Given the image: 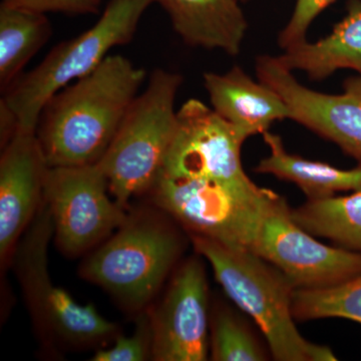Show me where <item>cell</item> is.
Returning a JSON list of instances; mask_svg holds the SVG:
<instances>
[{"label": "cell", "mask_w": 361, "mask_h": 361, "mask_svg": "<svg viewBox=\"0 0 361 361\" xmlns=\"http://www.w3.org/2000/svg\"><path fill=\"white\" fill-rule=\"evenodd\" d=\"M149 193L156 205L188 234L251 251L266 210L278 196L256 184L231 186L163 174Z\"/></svg>", "instance_id": "cell-7"}, {"label": "cell", "mask_w": 361, "mask_h": 361, "mask_svg": "<svg viewBox=\"0 0 361 361\" xmlns=\"http://www.w3.org/2000/svg\"><path fill=\"white\" fill-rule=\"evenodd\" d=\"M277 59L289 71H302L313 80L345 68L361 75V0H349L348 13L324 39L305 40L285 49Z\"/></svg>", "instance_id": "cell-16"}, {"label": "cell", "mask_w": 361, "mask_h": 361, "mask_svg": "<svg viewBox=\"0 0 361 361\" xmlns=\"http://www.w3.org/2000/svg\"><path fill=\"white\" fill-rule=\"evenodd\" d=\"M239 1H243V2H245V1H249V0H239Z\"/></svg>", "instance_id": "cell-26"}, {"label": "cell", "mask_w": 361, "mask_h": 361, "mask_svg": "<svg viewBox=\"0 0 361 361\" xmlns=\"http://www.w3.org/2000/svg\"><path fill=\"white\" fill-rule=\"evenodd\" d=\"M1 149L0 260L4 270L42 205L49 166L37 132L18 129Z\"/></svg>", "instance_id": "cell-13"}, {"label": "cell", "mask_w": 361, "mask_h": 361, "mask_svg": "<svg viewBox=\"0 0 361 361\" xmlns=\"http://www.w3.org/2000/svg\"><path fill=\"white\" fill-rule=\"evenodd\" d=\"M153 331L149 313L140 316L134 336L116 337L110 348H101L92 358L94 361H144L152 360Z\"/></svg>", "instance_id": "cell-22"}, {"label": "cell", "mask_w": 361, "mask_h": 361, "mask_svg": "<svg viewBox=\"0 0 361 361\" xmlns=\"http://www.w3.org/2000/svg\"><path fill=\"white\" fill-rule=\"evenodd\" d=\"M258 80L268 85L288 106L295 121L320 137L334 142L361 161V75L348 78L339 94H323L301 85L277 58L256 61Z\"/></svg>", "instance_id": "cell-12"}, {"label": "cell", "mask_w": 361, "mask_h": 361, "mask_svg": "<svg viewBox=\"0 0 361 361\" xmlns=\"http://www.w3.org/2000/svg\"><path fill=\"white\" fill-rule=\"evenodd\" d=\"M203 78L213 110L245 140L264 134L273 123L290 116L274 90L252 80L239 66L223 75L206 73Z\"/></svg>", "instance_id": "cell-14"}, {"label": "cell", "mask_w": 361, "mask_h": 361, "mask_svg": "<svg viewBox=\"0 0 361 361\" xmlns=\"http://www.w3.org/2000/svg\"><path fill=\"white\" fill-rule=\"evenodd\" d=\"M210 357L215 361H264L269 353L238 312L220 304L210 314Z\"/></svg>", "instance_id": "cell-20"}, {"label": "cell", "mask_w": 361, "mask_h": 361, "mask_svg": "<svg viewBox=\"0 0 361 361\" xmlns=\"http://www.w3.org/2000/svg\"><path fill=\"white\" fill-rule=\"evenodd\" d=\"M263 137L269 155L258 164L256 172L293 183L308 200L329 198L341 192L361 191V161L355 168L343 170L289 153L281 137L269 130L263 134Z\"/></svg>", "instance_id": "cell-17"}, {"label": "cell", "mask_w": 361, "mask_h": 361, "mask_svg": "<svg viewBox=\"0 0 361 361\" xmlns=\"http://www.w3.org/2000/svg\"><path fill=\"white\" fill-rule=\"evenodd\" d=\"M52 235L54 221L44 199L13 259L37 331L45 343L61 349L106 344L118 336V325L104 318L94 304H78L68 292L52 283L47 265Z\"/></svg>", "instance_id": "cell-5"}, {"label": "cell", "mask_w": 361, "mask_h": 361, "mask_svg": "<svg viewBox=\"0 0 361 361\" xmlns=\"http://www.w3.org/2000/svg\"><path fill=\"white\" fill-rule=\"evenodd\" d=\"M108 178L99 163L49 167L44 201L61 250L78 256L103 242L127 220L125 207L109 196Z\"/></svg>", "instance_id": "cell-8"}, {"label": "cell", "mask_w": 361, "mask_h": 361, "mask_svg": "<svg viewBox=\"0 0 361 361\" xmlns=\"http://www.w3.org/2000/svg\"><path fill=\"white\" fill-rule=\"evenodd\" d=\"M292 311L296 320L343 318L361 324V273L326 288L295 289Z\"/></svg>", "instance_id": "cell-21"}, {"label": "cell", "mask_w": 361, "mask_h": 361, "mask_svg": "<svg viewBox=\"0 0 361 361\" xmlns=\"http://www.w3.org/2000/svg\"><path fill=\"white\" fill-rule=\"evenodd\" d=\"M145 80L146 71L130 59L108 56L96 70L52 96L37 128L49 167L99 163Z\"/></svg>", "instance_id": "cell-1"}, {"label": "cell", "mask_w": 361, "mask_h": 361, "mask_svg": "<svg viewBox=\"0 0 361 361\" xmlns=\"http://www.w3.org/2000/svg\"><path fill=\"white\" fill-rule=\"evenodd\" d=\"M182 84L179 73L154 71L99 161L110 193L123 207L134 197L151 191L163 170L177 130L175 101Z\"/></svg>", "instance_id": "cell-4"}, {"label": "cell", "mask_w": 361, "mask_h": 361, "mask_svg": "<svg viewBox=\"0 0 361 361\" xmlns=\"http://www.w3.org/2000/svg\"><path fill=\"white\" fill-rule=\"evenodd\" d=\"M189 237L227 296L255 322L275 360H337L331 349L308 341L297 329L292 311L295 288L283 273L248 249L232 248L196 235Z\"/></svg>", "instance_id": "cell-2"}, {"label": "cell", "mask_w": 361, "mask_h": 361, "mask_svg": "<svg viewBox=\"0 0 361 361\" xmlns=\"http://www.w3.org/2000/svg\"><path fill=\"white\" fill-rule=\"evenodd\" d=\"M185 245L184 237L165 214H133L85 259L80 273L125 307L142 310L160 291Z\"/></svg>", "instance_id": "cell-3"}, {"label": "cell", "mask_w": 361, "mask_h": 361, "mask_svg": "<svg viewBox=\"0 0 361 361\" xmlns=\"http://www.w3.org/2000/svg\"><path fill=\"white\" fill-rule=\"evenodd\" d=\"M20 125L13 110L7 106L4 99H0V144L4 148L16 134Z\"/></svg>", "instance_id": "cell-25"}, {"label": "cell", "mask_w": 361, "mask_h": 361, "mask_svg": "<svg viewBox=\"0 0 361 361\" xmlns=\"http://www.w3.org/2000/svg\"><path fill=\"white\" fill-rule=\"evenodd\" d=\"M337 0H297L289 23L280 32L278 44L287 49L305 42L306 33L315 18Z\"/></svg>", "instance_id": "cell-23"}, {"label": "cell", "mask_w": 361, "mask_h": 361, "mask_svg": "<svg viewBox=\"0 0 361 361\" xmlns=\"http://www.w3.org/2000/svg\"><path fill=\"white\" fill-rule=\"evenodd\" d=\"M169 14L175 32L191 47L237 56L248 23L239 0H155Z\"/></svg>", "instance_id": "cell-15"}, {"label": "cell", "mask_w": 361, "mask_h": 361, "mask_svg": "<svg viewBox=\"0 0 361 361\" xmlns=\"http://www.w3.org/2000/svg\"><path fill=\"white\" fill-rule=\"evenodd\" d=\"M246 140L212 108L191 99L178 111V126L161 174L215 180L231 186L255 184L242 166Z\"/></svg>", "instance_id": "cell-10"}, {"label": "cell", "mask_w": 361, "mask_h": 361, "mask_svg": "<svg viewBox=\"0 0 361 361\" xmlns=\"http://www.w3.org/2000/svg\"><path fill=\"white\" fill-rule=\"evenodd\" d=\"M210 314L205 267L200 258L193 256L177 268L165 296L149 313L153 331L152 360H208Z\"/></svg>", "instance_id": "cell-11"}, {"label": "cell", "mask_w": 361, "mask_h": 361, "mask_svg": "<svg viewBox=\"0 0 361 361\" xmlns=\"http://www.w3.org/2000/svg\"><path fill=\"white\" fill-rule=\"evenodd\" d=\"M297 224L346 250L361 254V191L308 200L291 209Z\"/></svg>", "instance_id": "cell-19"}, {"label": "cell", "mask_w": 361, "mask_h": 361, "mask_svg": "<svg viewBox=\"0 0 361 361\" xmlns=\"http://www.w3.org/2000/svg\"><path fill=\"white\" fill-rule=\"evenodd\" d=\"M45 13L0 6V89L6 92L51 37Z\"/></svg>", "instance_id": "cell-18"}, {"label": "cell", "mask_w": 361, "mask_h": 361, "mask_svg": "<svg viewBox=\"0 0 361 361\" xmlns=\"http://www.w3.org/2000/svg\"><path fill=\"white\" fill-rule=\"evenodd\" d=\"M155 0H110L96 25L51 49L39 66L20 75L2 99L20 129L37 132L40 114L52 96L96 70L113 47L132 40L142 14Z\"/></svg>", "instance_id": "cell-6"}, {"label": "cell", "mask_w": 361, "mask_h": 361, "mask_svg": "<svg viewBox=\"0 0 361 361\" xmlns=\"http://www.w3.org/2000/svg\"><path fill=\"white\" fill-rule=\"evenodd\" d=\"M252 251L283 273L295 289L326 288L361 273L360 253L317 241L293 220L280 195L266 210Z\"/></svg>", "instance_id": "cell-9"}, {"label": "cell", "mask_w": 361, "mask_h": 361, "mask_svg": "<svg viewBox=\"0 0 361 361\" xmlns=\"http://www.w3.org/2000/svg\"><path fill=\"white\" fill-rule=\"evenodd\" d=\"M1 4L40 13L97 14L102 0H2Z\"/></svg>", "instance_id": "cell-24"}]
</instances>
